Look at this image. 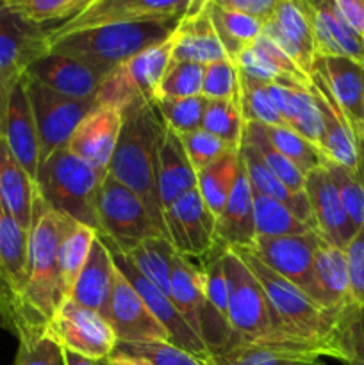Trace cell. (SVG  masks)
Wrapping results in <instances>:
<instances>
[{
    "instance_id": "6da1fadb",
    "label": "cell",
    "mask_w": 364,
    "mask_h": 365,
    "mask_svg": "<svg viewBox=\"0 0 364 365\" xmlns=\"http://www.w3.org/2000/svg\"><path fill=\"white\" fill-rule=\"evenodd\" d=\"M77 225L71 217L46 209L39 195L32 209L29 232V260L20 316L14 337L18 341L45 334L59 307L68 299L61 273L59 253L64 237Z\"/></svg>"
},
{
    "instance_id": "7a4b0ae2",
    "label": "cell",
    "mask_w": 364,
    "mask_h": 365,
    "mask_svg": "<svg viewBox=\"0 0 364 365\" xmlns=\"http://www.w3.org/2000/svg\"><path fill=\"white\" fill-rule=\"evenodd\" d=\"M121 114L123 121H121L120 138L107 173L138 195L152 216L156 227L166 237L157 170H159V150L168 127L156 102L138 103L121 110Z\"/></svg>"
},
{
    "instance_id": "3957f363",
    "label": "cell",
    "mask_w": 364,
    "mask_h": 365,
    "mask_svg": "<svg viewBox=\"0 0 364 365\" xmlns=\"http://www.w3.org/2000/svg\"><path fill=\"white\" fill-rule=\"evenodd\" d=\"M178 20L102 25L71 32L50 43V52L77 59L102 75L173 34Z\"/></svg>"
},
{
    "instance_id": "277c9868",
    "label": "cell",
    "mask_w": 364,
    "mask_h": 365,
    "mask_svg": "<svg viewBox=\"0 0 364 365\" xmlns=\"http://www.w3.org/2000/svg\"><path fill=\"white\" fill-rule=\"evenodd\" d=\"M106 175L61 148L39 164L36 189L46 209L96 230V202Z\"/></svg>"
},
{
    "instance_id": "5b68a950",
    "label": "cell",
    "mask_w": 364,
    "mask_h": 365,
    "mask_svg": "<svg viewBox=\"0 0 364 365\" xmlns=\"http://www.w3.org/2000/svg\"><path fill=\"white\" fill-rule=\"evenodd\" d=\"M232 252L245 262V266L259 280L282 331L295 335V337L332 344V331L338 323L339 312H330V310H325L316 305L305 292H302L280 274L270 269L266 264L261 262L253 255L252 250L236 248Z\"/></svg>"
},
{
    "instance_id": "8992f818",
    "label": "cell",
    "mask_w": 364,
    "mask_h": 365,
    "mask_svg": "<svg viewBox=\"0 0 364 365\" xmlns=\"http://www.w3.org/2000/svg\"><path fill=\"white\" fill-rule=\"evenodd\" d=\"M223 271L228 289V324L232 341L228 348L261 339L295 337L278 328L270 302L259 280L232 250H223ZM302 339V337H300Z\"/></svg>"
},
{
    "instance_id": "52a82bcc",
    "label": "cell",
    "mask_w": 364,
    "mask_h": 365,
    "mask_svg": "<svg viewBox=\"0 0 364 365\" xmlns=\"http://www.w3.org/2000/svg\"><path fill=\"white\" fill-rule=\"evenodd\" d=\"M175 31L164 41L136 53L103 77L95 100L96 106L125 110L138 103L157 100V89L171 63Z\"/></svg>"
},
{
    "instance_id": "ba28073f",
    "label": "cell",
    "mask_w": 364,
    "mask_h": 365,
    "mask_svg": "<svg viewBox=\"0 0 364 365\" xmlns=\"http://www.w3.org/2000/svg\"><path fill=\"white\" fill-rule=\"evenodd\" d=\"M96 217L98 237L109 241L121 253H128L146 239L163 235L138 195L109 173L103 177L100 187Z\"/></svg>"
},
{
    "instance_id": "9c48e42d",
    "label": "cell",
    "mask_w": 364,
    "mask_h": 365,
    "mask_svg": "<svg viewBox=\"0 0 364 365\" xmlns=\"http://www.w3.org/2000/svg\"><path fill=\"white\" fill-rule=\"evenodd\" d=\"M21 82L38 128L39 164H41L54 152L66 148L79 123L96 107V100H77L64 96L46 88L36 78L29 77L27 73L21 75Z\"/></svg>"
},
{
    "instance_id": "30bf717a",
    "label": "cell",
    "mask_w": 364,
    "mask_h": 365,
    "mask_svg": "<svg viewBox=\"0 0 364 365\" xmlns=\"http://www.w3.org/2000/svg\"><path fill=\"white\" fill-rule=\"evenodd\" d=\"M193 0H89L75 18L49 29L50 43L71 32L134 21L181 20Z\"/></svg>"
},
{
    "instance_id": "8fae6325",
    "label": "cell",
    "mask_w": 364,
    "mask_h": 365,
    "mask_svg": "<svg viewBox=\"0 0 364 365\" xmlns=\"http://www.w3.org/2000/svg\"><path fill=\"white\" fill-rule=\"evenodd\" d=\"M45 334L66 351L93 360H109L118 344L113 328L100 314L71 299L59 307Z\"/></svg>"
},
{
    "instance_id": "7c38bea8",
    "label": "cell",
    "mask_w": 364,
    "mask_h": 365,
    "mask_svg": "<svg viewBox=\"0 0 364 365\" xmlns=\"http://www.w3.org/2000/svg\"><path fill=\"white\" fill-rule=\"evenodd\" d=\"M166 237L175 252L202 260L216 248V217L209 212L198 189H191L164 209Z\"/></svg>"
},
{
    "instance_id": "4fadbf2b",
    "label": "cell",
    "mask_w": 364,
    "mask_h": 365,
    "mask_svg": "<svg viewBox=\"0 0 364 365\" xmlns=\"http://www.w3.org/2000/svg\"><path fill=\"white\" fill-rule=\"evenodd\" d=\"M323 356L335 359L330 342L288 337L241 342L211 355V360L214 365H321Z\"/></svg>"
},
{
    "instance_id": "5bb4252c",
    "label": "cell",
    "mask_w": 364,
    "mask_h": 365,
    "mask_svg": "<svg viewBox=\"0 0 364 365\" xmlns=\"http://www.w3.org/2000/svg\"><path fill=\"white\" fill-rule=\"evenodd\" d=\"M29 260V232L13 217L0 216V323L14 335Z\"/></svg>"
},
{
    "instance_id": "9a60e30c",
    "label": "cell",
    "mask_w": 364,
    "mask_h": 365,
    "mask_svg": "<svg viewBox=\"0 0 364 365\" xmlns=\"http://www.w3.org/2000/svg\"><path fill=\"white\" fill-rule=\"evenodd\" d=\"M323 239L316 232L285 237H256L250 250L270 269L313 299L314 259Z\"/></svg>"
},
{
    "instance_id": "2e32d148",
    "label": "cell",
    "mask_w": 364,
    "mask_h": 365,
    "mask_svg": "<svg viewBox=\"0 0 364 365\" xmlns=\"http://www.w3.org/2000/svg\"><path fill=\"white\" fill-rule=\"evenodd\" d=\"M103 319L113 328L118 344L170 342V335L163 324L153 317L131 282L118 269L114 271L113 292Z\"/></svg>"
},
{
    "instance_id": "e0dca14e",
    "label": "cell",
    "mask_w": 364,
    "mask_h": 365,
    "mask_svg": "<svg viewBox=\"0 0 364 365\" xmlns=\"http://www.w3.org/2000/svg\"><path fill=\"white\" fill-rule=\"evenodd\" d=\"M49 52V27L27 21L4 0L0 6V78L14 84L32 63Z\"/></svg>"
},
{
    "instance_id": "ac0fdd59",
    "label": "cell",
    "mask_w": 364,
    "mask_h": 365,
    "mask_svg": "<svg viewBox=\"0 0 364 365\" xmlns=\"http://www.w3.org/2000/svg\"><path fill=\"white\" fill-rule=\"evenodd\" d=\"M103 241V239H102ZM106 242L107 250H109L111 257H113V262L116 266V269L131 282L132 287L136 289V292L139 294V298L145 302V305L148 307L150 312L153 314L157 321L164 327V330L170 335L171 344L178 346V348L186 349V351L193 353L198 359L209 360L211 353L209 349L206 348L202 339L195 334V331L189 328V324L186 323L184 317L178 314V310L175 309V305L171 303L170 296H166L164 292H161L159 289L153 284H150L131 262H128L127 257L120 252L114 245H111L109 241Z\"/></svg>"
},
{
    "instance_id": "d6986e66",
    "label": "cell",
    "mask_w": 364,
    "mask_h": 365,
    "mask_svg": "<svg viewBox=\"0 0 364 365\" xmlns=\"http://www.w3.org/2000/svg\"><path fill=\"white\" fill-rule=\"evenodd\" d=\"M303 191L309 200L314 232L327 245L345 250L357 230L343 207L330 175L323 166L305 175Z\"/></svg>"
},
{
    "instance_id": "ffe728a7",
    "label": "cell",
    "mask_w": 364,
    "mask_h": 365,
    "mask_svg": "<svg viewBox=\"0 0 364 365\" xmlns=\"http://www.w3.org/2000/svg\"><path fill=\"white\" fill-rule=\"evenodd\" d=\"M263 34L310 75L318 53L303 0H277L271 18L263 24Z\"/></svg>"
},
{
    "instance_id": "44dd1931",
    "label": "cell",
    "mask_w": 364,
    "mask_h": 365,
    "mask_svg": "<svg viewBox=\"0 0 364 365\" xmlns=\"http://www.w3.org/2000/svg\"><path fill=\"white\" fill-rule=\"evenodd\" d=\"M121 121V110L96 106L75 128L66 148L100 173H107L120 138Z\"/></svg>"
},
{
    "instance_id": "7402d4cb",
    "label": "cell",
    "mask_w": 364,
    "mask_h": 365,
    "mask_svg": "<svg viewBox=\"0 0 364 365\" xmlns=\"http://www.w3.org/2000/svg\"><path fill=\"white\" fill-rule=\"evenodd\" d=\"M310 93L316 100L321 118V139L320 150L332 163H338L348 170L359 171V150L353 132L346 121L345 114L339 109L338 102L328 91L323 78L310 71Z\"/></svg>"
},
{
    "instance_id": "603a6c76",
    "label": "cell",
    "mask_w": 364,
    "mask_h": 365,
    "mask_svg": "<svg viewBox=\"0 0 364 365\" xmlns=\"http://www.w3.org/2000/svg\"><path fill=\"white\" fill-rule=\"evenodd\" d=\"M313 71L323 78L359 143L364 135V68L343 57H318Z\"/></svg>"
},
{
    "instance_id": "cb8c5ba5",
    "label": "cell",
    "mask_w": 364,
    "mask_h": 365,
    "mask_svg": "<svg viewBox=\"0 0 364 365\" xmlns=\"http://www.w3.org/2000/svg\"><path fill=\"white\" fill-rule=\"evenodd\" d=\"M171 59L196 63L202 66L228 59L213 20L207 13L206 0H193L188 13L178 20Z\"/></svg>"
},
{
    "instance_id": "d4e9b609",
    "label": "cell",
    "mask_w": 364,
    "mask_h": 365,
    "mask_svg": "<svg viewBox=\"0 0 364 365\" xmlns=\"http://www.w3.org/2000/svg\"><path fill=\"white\" fill-rule=\"evenodd\" d=\"M318 57H343L364 68V39L343 21L332 0H303Z\"/></svg>"
},
{
    "instance_id": "484cf974",
    "label": "cell",
    "mask_w": 364,
    "mask_h": 365,
    "mask_svg": "<svg viewBox=\"0 0 364 365\" xmlns=\"http://www.w3.org/2000/svg\"><path fill=\"white\" fill-rule=\"evenodd\" d=\"M25 73L45 84L46 88L77 100L95 98L106 77L88 64L57 52L43 56L41 59L32 63Z\"/></svg>"
},
{
    "instance_id": "4316f807",
    "label": "cell",
    "mask_w": 364,
    "mask_h": 365,
    "mask_svg": "<svg viewBox=\"0 0 364 365\" xmlns=\"http://www.w3.org/2000/svg\"><path fill=\"white\" fill-rule=\"evenodd\" d=\"M2 139L14 159L20 163V166L27 171V175L36 184V175L39 168V138L21 77L11 88Z\"/></svg>"
},
{
    "instance_id": "83f0119b",
    "label": "cell",
    "mask_w": 364,
    "mask_h": 365,
    "mask_svg": "<svg viewBox=\"0 0 364 365\" xmlns=\"http://www.w3.org/2000/svg\"><path fill=\"white\" fill-rule=\"evenodd\" d=\"M234 64L246 77L263 84L307 86L310 82L309 75L264 34H261L253 45L246 46Z\"/></svg>"
},
{
    "instance_id": "f1b7e54d",
    "label": "cell",
    "mask_w": 364,
    "mask_h": 365,
    "mask_svg": "<svg viewBox=\"0 0 364 365\" xmlns=\"http://www.w3.org/2000/svg\"><path fill=\"white\" fill-rule=\"evenodd\" d=\"M216 245L221 248L250 250L256 242V217H253V191L245 168L239 170L223 212L216 220Z\"/></svg>"
},
{
    "instance_id": "f546056e",
    "label": "cell",
    "mask_w": 364,
    "mask_h": 365,
    "mask_svg": "<svg viewBox=\"0 0 364 365\" xmlns=\"http://www.w3.org/2000/svg\"><path fill=\"white\" fill-rule=\"evenodd\" d=\"M313 302L330 312L353 305L345 250L321 242L314 259Z\"/></svg>"
},
{
    "instance_id": "4dcf8cb0",
    "label": "cell",
    "mask_w": 364,
    "mask_h": 365,
    "mask_svg": "<svg viewBox=\"0 0 364 365\" xmlns=\"http://www.w3.org/2000/svg\"><path fill=\"white\" fill-rule=\"evenodd\" d=\"M114 271L116 267L106 242L96 237L68 299L106 317L111 292H113Z\"/></svg>"
},
{
    "instance_id": "1f68e13d",
    "label": "cell",
    "mask_w": 364,
    "mask_h": 365,
    "mask_svg": "<svg viewBox=\"0 0 364 365\" xmlns=\"http://www.w3.org/2000/svg\"><path fill=\"white\" fill-rule=\"evenodd\" d=\"M36 196L38 189L34 180L14 159L6 141L0 138V207L2 212L13 217L25 232H31Z\"/></svg>"
},
{
    "instance_id": "d6a6232c",
    "label": "cell",
    "mask_w": 364,
    "mask_h": 365,
    "mask_svg": "<svg viewBox=\"0 0 364 365\" xmlns=\"http://www.w3.org/2000/svg\"><path fill=\"white\" fill-rule=\"evenodd\" d=\"M310 84V82H309ZM309 84H266L285 127L320 148L321 118Z\"/></svg>"
},
{
    "instance_id": "836d02e7",
    "label": "cell",
    "mask_w": 364,
    "mask_h": 365,
    "mask_svg": "<svg viewBox=\"0 0 364 365\" xmlns=\"http://www.w3.org/2000/svg\"><path fill=\"white\" fill-rule=\"evenodd\" d=\"M239 157H241L243 168H245V173L246 177H248L250 185H252V191L280 202L282 205L288 207L300 221H303V223H307L309 227H313L314 230L313 214H310V205L309 200H307L305 191L295 192L291 191V189L285 187V185L271 173L270 168L264 164V160L261 159L259 153L256 152V148H253L245 138H243L241 146H239Z\"/></svg>"
},
{
    "instance_id": "e575fe53",
    "label": "cell",
    "mask_w": 364,
    "mask_h": 365,
    "mask_svg": "<svg viewBox=\"0 0 364 365\" xmlns=\"http://www.w3.org/2000/svg\"><path fill=\"white\" fill-rule=\"evenodd\" d=\"M203 280L206 277H203L202 266L188 257H182L178 253L175 255L170 282V299L198 337L202 334V314L206 307Z\"/></svg>"
},
{
    "instance_id": "d590c367",
    "label": "cell",
    "mask_w": 364,
    "mask_h": 365,
    "mask_svg": "<svg viewBox=\"0 0 364 365\" xmlns=\"http://www.w3.org/2000/svg\"><path fill=\"white\" fill-rule=\"evenodd\" d=\"M159 198L164 209L182 195L196 189V171L193 170L188 155L184 152L181 138L168 128L159 150V170H157Z\"/></svg>"
},
{
    "instance_id": "8d00e7d4",
    "label": "cell",
    "mask_w": 364,
    "mask_h": 365,
    "mask_svg": "<svg viewBox=\"0 0 364 365\" xmlns=\"http://www.w3.org/2000/svg\"><path fill=\"white\" fill-rule=\"evenodd\" d=\"M206 6L228 59L236 63L239 53L263 34V24L256 18L227 9L218 0H206Z\"/></svg>"
},
{
    "instance_id": "74e56055",
    "label": "cell",
    "mask_w": 364,
    "mask_h": 365,
    "mask_svg": "<svg viewBox=\"0 0 364 365\" xmlns=\"http://www.w3.org/2000/svg\"><path fill=\"white\" fill-rule=\"evenodd\" d=\"M241 170L239 150H231L220 160L196 175V189L214 217H220Z\"/></svg>"
},
{
    "instance_id": "f35d334b",
    "label": "cell",
    "mask_w": 364,
    "mask_h": 365,
    "mask_svg": "<svg viewBox=\"0 0 364 365\" xmlns=\"http://www.w3.org/2000/svg\"><path fill=\"white\" fill-rule=\"evenodd\" d=\"M123 255L150 284L170 296L171 271H173V259L177 252L166 237L157 235V237L146 239Z\"/></svg>"
},
{
    "instance_id": "ab89813d",
    "label": "cell",
    "mask_w": 364,
    "mask_h": 365,
    "mask_svg": "<svg viewBox=\"0 0 364 365\" xmlns=\"http://www.w3.org/2000/svg\"><path fill=\"white\" fill-rule=\"evenodd\" d=\"M253 217L257 237H285L313 232V227L300 221L280 202L253 191Z\"/></svg>"
},
{
    "instance_id": "60d3db41",
    "label": "cell",
    "mask_w": 364,
    "mask_h": 365,
    "mask_svg": "<svg viewBox=\"0 0 364 365\" xmlns=\"http://www.w3.org/2000/svg\"><path fill=\"white\" fill-rule=\"evenodd\" d=\"M332 346L343 365H364V305H350L339 312Z\"/></svg>"
},
{
    "instance_id": "b9f144b4",
    "label": "cell",
    "mask_w": 364,
    "mask_h": 365,
    "mask_svg": "<svg viewBox=\"0 0 364 365\" xmlns=\"http://www.w3.org/2000/svg\"><path fill=\"white\" fill-rule=\"evenodd\" d=\"M243 138L250 143V145L256 148V152L259 153L261 159L264 160L268 168L271 170V173L282 182L288 189L295 192H303V184H305V175L288 159V157L282 155L277 148L270 143V139L264 134V128L261 123H252V121H246L245 125V134Z\"/></svg>"
},
{
    "instance_id": "7bdbcfd3",
    "label": "cell",
    "mask_w": 364,
    "mask_h": 365,
    "mask_svg": "<svg viewBox=\"0 0 364 365\" xmlns=\"http://www.w3.org/2000/svg\"><path fill=\"white\" fill-rule=\"evenodd\" d=\"M89 0H7L11 11L41 27H57L77 16Z\"/></svg>"
},
{
    "instance_id": "ee69618b",
    "label": "cell",
    "mask_w": 364,
    "mask_h": 365,
    "mask_svg": "<svg viewBox=\"0 0 364 365\" xmlns=\"http://www.w3.org/2000/svg\"><path fill=\"white\" fill-rule=\"evenodd\" d=\"M263 128L271 145L282 155L288 157L303 175L323 166L325 159H327L323 152L289 127H285V125H282V127H266V125H263Z\"/></svg>"
},
{
    "instance_id": "f6af8a7d",
    "label": "cell",
    "mask_w": 364,
    "mask_h": 365,
    "mask_svg": "<svg viewBox=\"0 0 364 365\" xmlns=\"http://www.w3.org/2000/svg\"><path fill=\"white\" fill-rule=\"evenodd\" d=\"M245 118L239 103L227 100H207L202 128L227 143L232 150H239L245 134Z\"/></svg>"
},
{
    "instance_id": "bcb514c9",
    "label": "cell",
    "mask_w": 364,
    "mask_h": 365,
    "mask_svg": "<svg viewBox=\"0 0 364 365\" xmlns=\"http://www.w3.org/2000/svg\"><path fill=\"white\" fill-rule=\"evenodd\" d=\"M239 109H241L245 121L266 125V127L284 125L273 100H271L268 86L246 77L241 71H239Z\"/></svg>"
},
{
    "instance_id": "7dc6e473",
    "label": "cell",
    "mask_w": 364,
    "mask_h": 365,
    "mask_svg": "<svg viewBox=\"0 0 364 365\" xmlns=\"http://www.w3.org/2000/svg\"><path fill=\"white\" fill-rule=\"evenodd\" d=\"M96 237H98V234H96L95 228L77 223L71 228L70 234L64 237L63 245H61L59 262L68 298H70L71 289H74L75 282H77L79 274H81L82 267H84L86 260H88L89 252H91V246Z\"/></svg>"
},
{
    "instance_id": "c3c4849f",
    "label": "cell",
    "mask_w": 364,
    "mask_h": 365,
    "mask_svg": "<svg viewBox=\"0 0 364 365\" xmlns=\"http://www.w3.org/2000/svg\"><path fill=\"white\" fill-rule=\"evenodd\" d=\"M323 168L330 175L343 207L355 230L364 227V178L360 171L348 170L338 163L325 159Z\"/></svg>"
},
{
    "instance_id": "681fc988",
    "label": "cell",
    "mask_w": 364,
    "mask_h": 365,
    "mask_svg": "<svg viewBox=\"0 0 364 365\" xmlns=\"http://www.w3.org/2000/svg\"><path fill=\"white\" fill-rule=\"evenodd\" d=\"M157 109L163 116L164 123L175 134H188V132L202 128L203 113H206V96H189V98H163L156 100Z\"/></svg>"
},
{
    "instance_id": "f907efd6",
    "label": "cell",
    "mask_w": 364,
    "mask_h": 365,
    "mask_svg": "<svg viewBox=\"0 0 364 365\" xmlns=\"http://www.w3.org/2000/svg\"><path fill=\"white\" fill-rule=\"evenodd\" d=\"M203 66L196 63L171 59L159 89L157 100L163 98H189L202 95Z\"/></svg>"
},
{
    "instance_id": "816d5d0a",
    "label": "cell",
    "mask_w": 364,
    "mask_h": 365,
    "mask_svg": "<svg viewBox=\"0 0 364 365\" xmlns=\"http://www.w3.org/2000/svg\"><path fill=\"white\" fill-rule=\"evenodd\" d=\"M116 355L141 359L152 365H214L213 360L198 359L193 353L171 344V342H152V344H116Z\"/></svg>"
},
{
    "instance_id": "f5cc1de1",
    "label": "cell",
    "mask_w": 364,
    "mask_h": 365,
    "mask_svg": "<svg viewBox=\"0 0 364 365\" xmlns=\"http://www.w3.org/2000/svg\"><path fill=\"white\" fill-rule=\"evenodd\" d=\"M202 96L239 103V71L232 61H218L203 66Z\"/></svg>"
},
{
    "instance_id": "db71d44e",
    "label": "cell",
    "mask_w": 364,
    "mask_h": 365,
    "mask_svg": "<svg viewBox=\"0 0 364 365\" xmlns=\"http://www.w3.org/2000/svg\"><path fill=\"white\" fill-rule=\"evenodd\" d=\"M178 138H181L186 155H188L196 175L206 170V168H209L211 164L216 163V160H220L225 153L232 150L227 143L218 139L216 135L209 134L203 128L188 132V134H181Z\"/></svg>"
},
{
    "instance_id": "11a10c76",
    "label": "cell",
    "mask_w": 364,
    "mask_h": 365,
    "mask_svg": "<svg viewBox=\"0 0 364 365\" xmlns=\"http://www.w3.org/2000/svg\"><path fill=\"white\" fill-rule=\"evenodd\" d=\"M13 365H64L63 348L46 334L18 341Z\"/></svg>"
},
{
    "instance_id": "9f6ffc18",
    "label": "cell",
    "mask_w": 364,
    "mask_h": 365,
    "mask_svg": "<svg viewBox=\"0 0 364 365\" xmlns=\"http://www.w3.org/2000/svg\"><path fill=\"white\" fill-rule=\"evenodd\" d=\"M353 305H364V227L355 232L345 248Z\"/></svg>"
},
{
    "instance_id": "6f0895ef",
    "label": "cell",
    "mask_w": 364,
    "mask_h": 365,
    "mask_svg": "<svg viewBox=\"0 0 364 365\" xmlns=\"http://www.w3.org/2000/svg\"><path fill=\"white\" fill-rule=\"evenodd\" d=\"M218 2L236 13L256 18L261 24H266L277 7V0H218Z\"/></svg>"
},
{
    "instance_id": "680465c9",
    "label": "cell",
    "mask_w": 364,
    "mask_h": 365,
    "mask_svg": "<svg viewBox=\"0 0 364 365\" xmlns=\"http://www.w3.org/2000/svg\"><path fill=\"white\" fill-rule=\"evenodd\" d=\"M332 4L343 21L364 39V0H332Z\"/></svg>"
},
{
    "instance_id": "91938a15",
    "label": "cell",
    "mask_w": 364,
    "mask_h": 365,
    "mask_svg": "<svg viewBox=\"0 0 364 365\" xmlns=\"http://www.w3.org/2000/svg\"><path fill=\"white\" fill-rule=\"evenodd\" d=\"M63 362H64V365H111L109 360L86 359V356L77 355V353L66 351V349H63Z\"/></svg>"
},
{
    "instance_id": "94428289",
    "label": "cell",
    "mask_w": 364,
    "mask_h": 365,
    "mask_svg": "<svg viewBox=\"0 0 364 365\" xmlns=\"http://www.w3.org/2000/svg\"><path fill=\"white\" fill-rule=\"evenodd\" d=\"M13 84H7L0 78V138L4 132V120H6V109H7V100H9V93Z\"/></svg>"
},
{
    "instance_id": "6125c7cd",
    "label": "cell",
    "mask_w": 364,
    "mask_h": 365,
    "mask_svg": "<svg viewBox=\"0 0 364 365\" xmlns=\"http://www.w3.org/2000/svg\"><path fill=\"white\" fill-rule=\"evenodd\" d=\"M109 362H111V365H152L150 362H146V360L132 359V356L116 355V353H113V356L109 359Z\"/></svg>"
},
{
    "instance_id": "be15d7a7",
    "label": "cell",
    "mask_w": 364,
    "mask_h": 365,
    "mask_svg": "<svg viewBox=\"0 0 364 365\" xmlns=\"http://www.w3.org/2000/svg\"><path fill=\"white\" fill-rule=\"evenodd\" d=\"M357 150H359V171L364 178V135L360 138V141L357 143Z\"/></svg>"
},
{
    "instance_id": "e7e4bbea",
    "label": "cell",
    "mask_w": 364,
    "mask_h": 365,
    "mask_svg": "<svg viewBox=\"0 0 364 365\" xmlns=\"http://www.w3.org/2000/svg\"><path fill=\"white\" fill-rule=\"evenodd\" d=\"M0 216H2V207H0Z\"/></svg>"
}]
</instances>
